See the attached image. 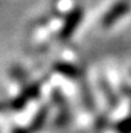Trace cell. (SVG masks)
Listing matches in <instances>:
<instances>
[{
    "label": "cell",
    "instance_id": "2",
    "mask_svg": "<svg viewBox=\"0 0 131 133\" xmlns=\"http://www.w3.org/2000/svg\"><path fill=\"white\" fill-rule=\"evenodd\" d=\"M127 9H129V4H127L126 1H121V3L116 4V5L109 10V13L105 14V17L103 18V25H104V26L112 25V23L116 22L124 13H126Z\"/></svg>",
    "mask_w": 131,
    "mask_h": 133
},
{
    "label": "cell",
    "instance_id": "4",
    "mask_svg": "<svg viewBox=\"0 0 131 133\" xmlns=\"http://www.w3.org/2000/svg\"><path fill=\"white\" fill-rule=\"evenodd\" d=\"M45 118H46V110H41V111L39 112V115H37V116L35 118V120H34V128H35V129H40V128H41Z\"/></svg>",
    "mask_w": 131,
    "mask_h": 133
},
{
    "label": "cell",
    "instance_id": "3",
    "mask_svg": "<svg viewBox=\"0 0 131 133\" xmlns=\"http://www.w3.org/2000/svg\"><path fill=\"white\" fill-rule=\"evenodd\" d=\"M54 69H55L59 74H62V75H64V76H70V78H76V76H79V69H77L76 66L71 65V63H67V62L57 63V65L54 66Z\"/></svg>",
    "mask_w": 131,
    "mask_h": 133
},
{
    "label": "cell",
    "instance_id": "1",
    "mask_svg": "<svg viewBox=\"0 0 131 133\" xmlns=\"http://www.w3.org/2000/svg\"><path fill=\"white\" fill-rule=\"evenodd\" d=\"M82 18V10L81 9H75L72 10V13H70V16L67 17L66 19V23L62 29V32H60V36L64 39V38H70L73 31L76 30V27L79 26L80 21Z\"/></svg>",
    "mask_w": 131,
    "mask_h": 133
}]
</instances>
